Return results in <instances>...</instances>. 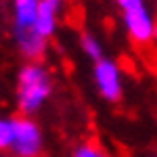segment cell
<instances>
[{"label": "cell", "instance_id": "obj_1", "mask_svg": "<svg viewBox=\"0 0 157 157\" xmlns=\"http://www.w3.org/2000/svg\"><path fill=\"white\" fill-rule=\"evenodd\" d=\"M55 94V75L44 61H23L15 73L13 103L17 113L36 117Z\"/></svg>", "mask_w": 157, "mask_h": 157}, {"label": "cell", "instance_id": "obj_2", "mask_svg": "<svg viewBox=\"0 0 157 157\" xmlns=\"http://www.w3.org/2000/svg\"><path fill=\"white\" fill-rule=\"evenodd\" d=\"M42 0H9V36L17 55L23 61H42L48 52V40L36 29Z\"/></svg>", "mask_w": 157, "mask_h": 157}, {"label": "cell", "instance_id": "obj_3", "mask_svg": "<svg viewBox=\"0 0 157 157\" xmlns=\"http://www.w3.org/2000/svg\"><path fill=\"white\" fill-rule=\"evenodd\" d=\"M11 149L9 155L13 157H42L44 155V147H46V138H44V130L38 124V120L27 117L21 113L11 115Z\"/></svg>", "mask_w": 157, "mask_h": 157}, {"label": "cell", "instance_id": "obj_4", "mask_svg": "<svg viewBox=\"0 0 157 157\" xmlns=\"http://www.w3.org/2000/svg\"><path fill=\"white\" fill-rule=\"evenodd\" d=\"M121 27L134 46H151L157 42V15L149 2L121 13Z\"/></svg>", "mask_w": 157, "mask_h": 157}, {"label": "cell", "instance_id": "obj_5", "mask_svg": "<svg viewBox=\"0 0 157 157\" xmlns=\"http://www.w3.org/2000/svg\"><path fill=\"white\" fill-rule=\"evenodd\" d=\"M92 84L97 94L109 105H117L124 98V71L121 65L111 57H103L92 63Z\"/></svg>", "mask_w": 157, "mask_h": 157}, {"label": "cell", "instance_id": "obj_6", "mask_svg": "<svg viewBox=\"0 0 157 157\" xmlns=\"http://www.w3.org/2000/svg\"><path fill=\"white\" fill-rule=\"evenodd\" d=\"M67 0H42L40 2V11H38V19H36V29L38 34L46 40H52L59 32L61 25V17L65 13Z\"/></svg>", "mask_w": 157, "mask_h": 157}, {"label": "cell", "instance_id": "obj_7", "mask_svg": "<svg viewBox=\"0 0 157 157\" xmlns=\"http://www.w3.org/2000/svg\"><path fill=\"white\" fill-rule=\"evenodd\" d=\"M78 46L82 50V55H84L88 61H92V63H97V61H101L103 57H107L103 42H101L98 36H94L92 32H82L80 38H78Z\"/></svg>", "mask_w": 157, "mask_h": 157}, {"label": "cell", "instance_id": "obj_8", "mask_svg": "<svg viewBox=\"0 0 157 157\" xmlns=\"http://www.w3.org/2000/svg\"><path fill=\"white\" fill-rule=\"evenodd\" d=\"M71 157H111L101 145L92 143V140H82L78 145H73Z\"/></svg>", "mask_w": 157, "mask_h": 157}, {"label": "cell", "instance_id": "obj_9", "mask_svg": "<svg viewBox=\"0 0 157 157\" xmlns=\"http://www.w3.org/2000/svg\"><path fill=\"white\" fill-rule=\"evenodd\" d=\"M11 136H13L11 115L0 113V153H9V149H11Z\"/></svg>", "mask_w": 157, "mask_h": 157}, {"label": "cell", "instance_id": "obj_10", "mask_svg": "<svg viewBox=\"0 0 157 157\" xmlns=\"http://www.w3.org/2000/svg\"><path fill=\"white\" fill-rule=\"evenodd\" d=\"M113 2H115V6L120 9V13L130 11V9L140 6V4H147V0H113Z\"/></svg>", "mask_w": 157, "mask_h": 157}, {"label": "cell", "instance_id": "obj_11", "mask_svg": "<svg viewBox=\"0 0 157 157\" xmlns=\"http://www.w3.org/2000/svg\"><path fill=\"white\" fill-rule=\"evenodd\" d=\"M0 157H13V155H9V153H0Z\"/></svg>", "mask_w": 157, "mask_h": 157}, {"label": "cell", "instance_id": "obj_12", "mask_svg": "<svg viewBox=\"0 0 157 157\" xmlns=\"http://www.w3.org/2000/svg\"><path fill=\"white\" fill-rule=\"evenodd\" d=\"M147 157H157V153H149V155H147Z\"/></svg>", "mask_w": 157, "mask_h": 157}]
</instances>
